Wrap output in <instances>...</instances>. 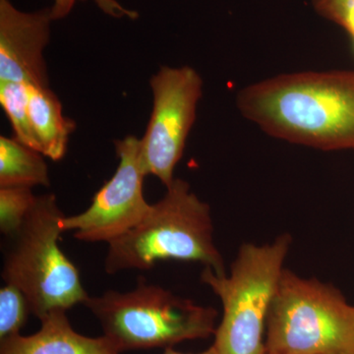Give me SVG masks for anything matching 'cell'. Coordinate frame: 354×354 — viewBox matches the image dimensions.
Listing matches in <instances>:
<instances>
[{"instance_id":"1","label":"cell","mask_w":354,"mask_h":354,"mask_svg":"<svg viewBox=\"0 0 354 354\" xmlns=\"http://www.w3.org/2000/svg\"><path fill=\"white\" fill-rule=\"evenodd\" d=\"M243 118L266 134L324 151H354V70L265 79L236 97Z\"/></svg>"},{"instance_id":"2","label":"cell","mask_w":354,"mask_h":354,"mask_svg":"<svg viewBox=\"0 0 354 354\" xmlns=\"http://www.w3.org/2000/svg\"><path fill=\"white\" fill-rule=\"evenodd\" d=\"M211 208L174 178L160 201L136 227L109 242L104 269L109 274L149 270L160 261L198 262L223 274L225 266L213 239Z\"/></svg>"},{"instance_id":"3","label":"cell","mask_w":354,"mask_h":354,"mask_svg":"<svg viewBox=\"0 0 354 354\" xmlns=\"http://www.w3.org/2000/svg\"><path fill=\"white\" fill-rule=\"evenodd\" d=\"M64 216L55 195L37 197L4 252L2 279L22 290L39 320L84 304L88 297L78 270L58 244Z\"/></svg>"},{"instance_id":"4","label":"cell","mask_w":354,"mask_h":354,"mask_svg":"<svg viewBox=\"0 0 354 354\" xmlns=\"http://www.w3.org/2000/svg\"><path fill=\"white\" fill-rule=\"evenodd\" d=\"M97 319L104 337L118 351L171 348L215 335L218 312L139 281L127 292L106 291L84 304Z\"/></svg>"},{"instance_id":"5","label":"cell","mask_w":354,"mask_h":354,"mask_svg":"<svg viewBox=\"0 0 354 354\" xmlns=\"http://www.w3.org/2000/svg\"><path fill=\"white\" fill-rule=\"evenodd\" d=\"M290 243V235L285 234L264 245L243 244L228 276L211 268L203 270V283L223 304L213 344L216 354H266L268 314Z\"/></svg>"},{"instance_id":"6","label":"cell","mask_w":354,"mask_h":354,"mask_svg":"<svg viewBox=\"0 0 354 354\" xmlns=\"http://www.w3.org/2000/svg\"><path fill=\"white\" fill-rule=\"evenodd\" d=\"M266 354H354V306L334 286L283 270L272 299Z\"/></svg>"},{"instance_id":"7","label":"cell","mask_w":354,"mask_h":354,"mask_svg":"<svg viewBox=\"0 0 354 354\" xmlns=\"http://www.w3.org/2000/svg\"><path fill=\"white\" fill-rule=\"evenodd\" d=\"M150 86L153 109L140 139L142 164L147 176H155L169 186L196 120L203 80L192 67L162 66L151 78Z\"/></svg>"},{"instance_id":"8","label":"cell","mask_w":354,"mask_h":354,"mask_svg":"<svg viewBox=\"0 0 354 354\" xmlns=\"http://www.w3.org/2000/svg\"><path fill=\"white\" fill-rule=\"evenodd\" d=\"M120 160L113 177L93 197L83 213L64 216L62 230L74 232V237L87 242H109L127 234L143 220L152 205L143 194L147 176L140 139L127 136L114 142Z\"/></svg>"},{"instance_id":"9","label":"cell","mask_w":354,"mask_h":354,"mask_svg":"<svg viewBox=\"0 0 354 354\" xmlns=\"http://www.w3.org/2000/svg\"><path fill=\"white\" fill-rule=\"evenodd\" d=\"M53 21L50 8L26 12L0 0V81L48 87L44 53Z\"/></svg>"},{"instance_id":"10","label":"cell","mask_w":354,"mask_h":354,"mask_svg":"<svg viewBox=\"0 0 354 354\" xmlns=\"http://www.w3.org/2000/svg\"><path fill=\"white\" fill-rule=\"evenodd\" d=\"M36 334H20L0 341V354H120L108 337H90L72 328L66 311H55L41 319Z\"/></svg>"},{"instance_id":"11","label":"cell","mask_w":354,"mask_h":354,"mask_svg":"<svg viewBox=\"0 0 354 354\" xmlns=\"http://www.w3.org/2000/svg\"><path fill=\"white\" fill-rule=\"evenodd\" d=\"M28 111L37 151L55 162L64 158L75 122L64 116L57 95L50 87L30 85Z\"/></svg>"},{"instance_id":"12","label":"cell","mask_w":354,"mask_h":354,"mask_svg":"<svg viewBox=\"0 0 354 354\" xmlns=\"http://www.w3.org/2000/svg\"><path fill=\"white\" fill-rule=\"evenodd\" d=\"M44 156L16 138L0 137V187L50 185Z\"/></svg>"},{"instance_id":"13","label":"cell","mask_w":354,"mask_h":354,"mask_svg":"<svg viewBox=\"0 0 354 354\" xmlns=\"http://www.w3.org/2000/svg\"><path fill=\"white\" fill-rule=\"evenodd\" d=\"M29 86L27 83L0 81V104L10 121L14 138L37 151L28 111Z\"/></svg>"},{"instance_id":"14","label":"cell","mask_w":354,"mask_h":354,"mask_svg":"<svg viewBox=\"0 0 354 354\" xmlns=\"http://www.w3.org/2000/svg\"><path fill=\"white\" fill-rule=\"evenodd\" d=\"M36 200L32 188L0 187V230L4 236L8 239L19 230Z\"/></svg>"},{"instance_id":"15","label":"cell","mask_w":354,"mask_h":354,"mask_svg":"<svg viewBox=\"0 0 354 354\" xmlns=\"http://www.w3.org/2000/svg\"><path fill=\"white\" fill-rule=\"evenodd\" d=\"M29 314L31 310L22 290L6 283L0 290V341L20 334Z\"/></svg>"},{"instance_id":"16","label":"cell","mask_w":354,"mask_h":354,"mask_svg":"<svg viewBox=\"0 0 354 354\" xmlns=\"http://www.w3.org/2000/svg\"><path fill=\"white\" fill-rule=\"evenodd\" d=\"M86 1V0H55L50 7L51 17L53 21L64 19L71 12L77 2ZM100 10L113 18H128V19H137L139 14L135 10L128 9L116 0H92Z\"/></svg>"},{"instance_id":"17","label":"cell","mask_w":354,"mask_h":354,"mask_svg":"<svg viewBox=\"0 0 354 354\" xmlns=\"http://www.w3.org/2000/svg\"><path fill=\"white\" fill-rule=\"evenodd\" d=\"M317 12L341 26L354 43V0H312Z\"/></svg>"},{"instance_id":"18","label":"cell","mask_w":354,"mask_h":354,"mask_svg":"<svg viewBox=\"0 0 354 354\" xmlns=\"http://www.w3.org/2000/svg\"><path fill=\"white\" fill-rule=\"evenodd\" d=\"M164 354H188V353H178V351H174L171 348H165ZM196 354H216L215 348L212 346L211 348L207 349V351H203V353H196Z\"/></svg>"}]
</instances>
